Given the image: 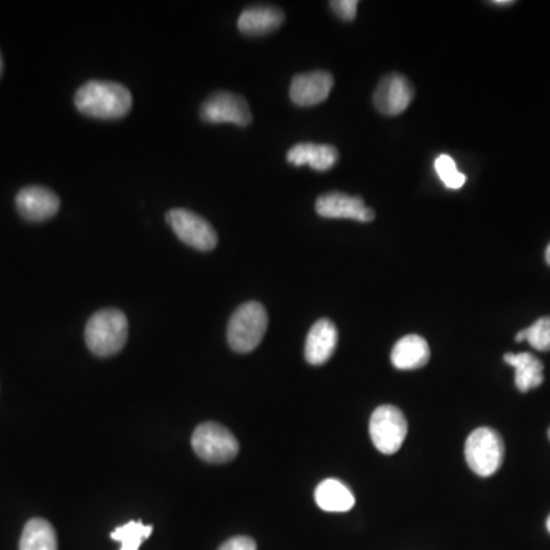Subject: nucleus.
I'll return each instance as SVG.
<instances>
[{"mask_svg":"<svg viewBox=\"0 0 550 550\" xmlns=\"http://www.w3.org/2000/svg\"><path fill=\"white\" fill-rule=\"evenodd\" d=\"M505 363L514 367L515 385L521 393H528L543 384V363L532 353H506Z\"/></svg>","mask_w":550,"mask_h":550,"instance_id":"17","label":"nucleus"},{"mask_svg":"<svg viewBox=\"0 0 550 550\" xmlns=\"http://www.w3.org/2000/svg\"><path fill=\"white\" fill-rule=\"evenodd\" d=\"M152 532L153 526L144 525L141 521H129L115 529L110 538L121 543L120 550H140L141 544L152 535Z\"/></svg>","mask_w":550,"mask_h":550,"instance_id":"20","label":"nucleus"},{"mask_svg":"<svg viewBox=\"0 0 550 550\" xmlns=\"http://www.w3.org/2000/svg\"><path fill=\"white\" fill-rule=\"evenodd\" d=\"M286 159L295 167L309 165L317 172H326L337 164L340 153L334 146H327V144L303 143L292 147Z\"/></svg>","mask_w":550,"mask_h":550,"instance_id":"15","label":"nucleus"},{"mask_svg":"<svg viewBox=\"0 0 550 550\" xmlns=\"http://www.w3.org/2000/svg\"><path fill=\"white\" fill-rule=\"evenodd\" d=\"M167 222L179 240L187 243L191 248L198 251H211L216 248V231L211 227L210 222H207L199 214L176 208V210L167 213Z\"/></svg>","mask_w":550,"mask_h":550,"instance_id":"7","label":"nucleus"},{"mask_svg":"<svg viewBox=\"0 0 550 550\" xmlns=\"http://www.w3.org/2000/svg\"><path fill=\"white\" fill-rule=\"evenodd\" d=\"M315 210L326 219H352L358 222H372L375 219V211L370 210L363 199L338 191H330L320 196L315 204Z\"/></svg>","mask_w":550,"mask_h":550,"instance_id":"10","label":"nucleus"},{"mask_svg":"<svg viewBox=\"0 0 550 550\" xmlns=\"http://www.w3.org/2000/svg\"><path fill=\"white\" fill-rule=\"evenodd\" d=\"M370 437L379 453H398L407 437L408 425L404 413L393 405H382L373 411L370 419Z\"/></svg>","mask_w":550,"mask_h":550,"instance_id":"6","label":"nucleus"},{"mask_svg":"<svg viewBox=\"0 0 550 550\" xmlns=\"http://www.w3.org/2000/svg\"><path fill=\"white\" fill-rule=\"evenodd\" d=\"M334 88V77L326 71L308 72L294 77L289 89L292 103L301 107L323 103Z\"/></svg>","mask_w":550,"mask_h":550,"instance_id":"11","label":"nucleus"},{"mask_svg":"<svg viewBox=\"0 0 550 550\" xmlns=\"http://www.w3.org/2000/svg\"><path fill=\"white\" fill-rule=\"evenodd\" d=\"M129 323L118 309H103L92 315L86 326L85 338L89 349L97 356H112L126 346Z\"/></svg>","mask_w":550,"mask_h":550,"instance_id":"2","label":"nucleus"},{"mask_svg":"<svg viewBox=\"0 0 550 550\" xmlns=\"http://www.w3.org/2000/svg\"><path fill=\"white\" fill-rule=\"evenodd\" d=\"M430 355V346L425 338L421 335H407L395 344L390 360L398 370H416L427 366Z\"/></svg>","mask_w":550,"mask_h":550,"instance_id":"16","label":"nucleus"},{"mask_svg":"<svg viewBox=\"0 0 550 550\" xmlns=\"http://www.w3.org/2000/svg\"><path fill=\"white\" fill-rule=\"evenodd\" d=\"M132 94L126 86L114 81L92 80L75 94V107L80 114L98 120H118L132 109Z\"/></svg>","mask_w":550,"mask_h":550,"instance_id":"1","label":"nucleus"},{"mask_svg":"<svg viewBox=\"0 0 550 550\" xmlns=\"http://www.w3.org/2000/svg\"><path fill=\"white\" fill-rule=\"evenodd\" d=\"M465 459L477 476H494L505 459V444L502 436L492 428H477L466 439Z\"/></svg>","mask_w":550,"mask_h":550,"instance_id":"4","label":"nucleus"},{"mask_svg":"<svg viewBox=\"0 0 550 550\" xmlns=\"http://www.w3.org/2000/svg\"><path fill=\"white\" fill-rule=\"evenodd\" d=\"M219 550H257V544L250 537H234L225 541Z\"/></svg>","mask_w":550,"mask_h":550,"instance_id":"24","label":"nucleus"},{"mask_svg":"<svg viewBox=\"0 0 550 550\" xmlns=\"http://www.w3.org/2000/svg\"><path fill=\"white\" fill-rule=\"evenodd\" d=\"M19 550H59L57 534L51 523L43 518L28 521L20 537Z\"/></svg>","mask_w":550,"mask_h":550,"instance_id":"19","label":"nucleus"},{"mask_svg":"<svg viewBox=\"0 0 550 550\" xmlns=\"http://www.w3.org/2000/svg\"><path fill=\"white\" fill-rule=\"evenodd\" d=\"M434 169L440 181L450 190H459L466 184V176L457 170L456 161L450 155L437 156Z\"/></svg>","mask_w":550,"mask_h":550,"instance_id":"21","label":"nucleus"},{"mask_svg":"<svg viewBox=\"0 0 550 550\" xmlns=\"http://www.w3.org/2000/svg\"><path fill=\"white\" fill-rule=\"evenodd\" d=\"M268 329V312L259 301H248L237 308L228 323V343L239 353L257 349Z\"/></svg>","mask_w":550,"mask_h":550,"instance_id":"3","label":"nucleus"},{"mask_svg":"<svg viewBox=\"0 0 550 550\" xmlns=\"http://www.w3.org/2000/svg\"><path fill=\"white\" fill-rule=\"evenodd\" d=\"M547 436H549V440H550V428H549V431H547Z\"/></svg>","mask_w":550,"mask_h":550,"instance_id":"29","label":"nucleus"},{"mask_svg":"<svg viewBox=\"0 0 550 550\" xmlns=\"http://www.w3.org/2000/svg\"><path fill=\"white\" fill-rule=\"evenodd\" d=\"M338 344V330L332 321L323 318L311 327L306 340V361L312 366H321L334 355Z\"/></svg>","mask_w":550,"mask_h":550,"instance_id":"13","label":"nucleus"},{"mask_svg":"<svg viewBox=\"0 0 550 550\" xmlns=\"http://www.w3.org/2000/svg\"><path fill=\"white\" fill-rule=\"evenodd\" d=\"M546 528H547V531H549V534H550V515H549V518H547V521H546Z\"/></svg>","mask_w":550,"mask_h":550,"instance_id":"27","label":"nucleus"},{"mask_svg":"<svg viewBox=\"0 0 550 550\" xmlns=\"http://www.w3.org/2000/svg\"><path fill=\"white\" fill-rule=\"evenodd\" d=\"M191 445L195 453L208 463H227L239 454V442L224 425L205 422L196 428Z\"/></svg>","mask_w":550,"mask_h":550,"instance_id":"5","label":"nucleus"},{"mask_svg":"<svg viewBox=\"0 0 550 550\" xmlns=\"http://www.w3.org/2000/svg\"><path fill=\"white\" fill-rule=\"evenodd\" d=\"M285 22V13L275 7H250L240 14L237 28L246 36H265Z\"/></svg>","mask_w":550,"mask_h":550,"instance_id":"14","label":"nucleus"},{"mask_svg":"<svg viewBox=\"0 0 550 550\" xmlns=\"http://www.w3.org/2000/svg\"><path fill=\"white\" fill-rule=\"evenodd\" d=\"M2 68H4V63H2V57H0V74H2Z\"/></svg>","mask_w":550,"mask_h":550,"instance_id":"28","label":"nucleus"},{"mask_svg":"<svg viewBox=\"0 0 550 550\" xmlns=\"http://www.w3.org/2000/svg\"><path fill=\"white\" fill-rule=\"evenodd\" d=\"M492 5H499V7H509V5H514V0H492Z\"/></svg>","mask_w":550,"mask_h":550,"instance_id":"25","label":"nucleus"},{"mask_svg":"<svg viewBox=\"0 0 550 550\" xmlns=\"http://www.w3.org/2000/svg\"><path fill=\"white\" fill-rule=\"evenodd\" d=\"M202 120L211 124L231 123L236 126H250L253 121L250 106L245 98L233 92H216L201 109Z\"/></svg>","mask_w":550,"mask_h":550,"instance_id":"8","label":"nucleus"},{"mask_svg":"<svg viewBox=\"0 0 550 550\" xmlns=\"http://www.w3.org/2000/svg\"><path fill=\"white\" fill-rule=\"evenodd\" d=\"M413 97H415V89L410 81L404 75L390 74L382 78L376 88L373 103L382 115L396 117L408 109Z\"/></svg>","mask_w":550,"mask_h":550,"instance_id":"9","label":"nucleus"},{"mask_svg":"<svg viewBox=\"0 0 550 550\" xmlns=\"http://www.w3.org/2000/svg\"><path fill=\"white\" fill-rule=\"evenodd\" d=\"M546 262H547V265L550 266V243H549V246H547V250H546Z\"/></svg>","mask_w":550,"mask_h":550,"instance_id":"26","label":"nucleus"},{"mask_svg":"<svg viewBox=\"0 0 550 550\" xmlns=\"http://www.w3.org/2000/svg\"><path fill=\"white\" fill-rule=\"evenodd\" d=\"M358 0H334L330 2V8L337 14L340 19L352 22L356 17V11H358Z\"/></svg>","mask_w":550,"mask_h":550,"instance_id":"23","label":"nucleus"},{"mask_svg":"<svg viewBox=\"0 0 550 550\" xmlns=\"http://www.w3.org/2000/svg\"><path fill=\"white\" fill-rule=\"evenodd\" d=\"M315 503L324 512H349L355 506L353 492L337 479L323 480L315 489Z\"/></svg>","mask_w":550,"mask_h":550,"instance_id":"18","label":"nucleus"},{"mask_svg":"<svg viewBox=\"0 0 550 550\" xmlns=\"http://www.w3.org/2000/svg\"><path fill=\"white\" fill-rule=\"evenodd\" d=\"M525 330L526 341L540 352L550 350V317H543L535 321L532 326Z\"/></svg>","mask_w":550,"mask_h":550,"instance_id":"22","label":"nucleus"},{"mask_svg":"<svg viewBox=\"0 0 550 550\" xmlns=\"http://www.w3.org/2000/svg\"><path fill=\"white\" fill-rule=\"evenodd\" d=\"M16 207L20 216L31 222L51 219L60 208L59 196L45 187H26L16 196Z\"/></svg>","mask_w":550,"mask_h":550,"instance_id":"12","label":"nucleus"}]
</instances>
